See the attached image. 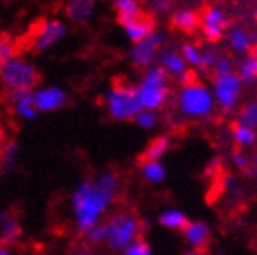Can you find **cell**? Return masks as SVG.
<instances>
[{
    "label": "cell",
    "mask_w": 257,
    "mask_h": 255,
    "mask_svg": "<svg viewBox=\"0 0 257 255\" xmlns=\"http://www.w3.org/2000/svg\"><path fill=\"white\" fill-rule=\"evenodd\" d=\"M119 191V177L115 172H102L93 181L80 182L71 195L75 224L79 233L99 226L100 219L115 201Z\"/></svg>",
    "instance_id": "6da1fadb"
},
{
    "label": "cell",
    "mask_w": 257,
    "mask_h": 255,
    "mask_svg": "<svg viewBox=\"0 0 257 255\" xmlns=\"http://www.w3.org/2000/svg\"><path fill=\"white\" fill-rule=\"evenodd\" d=\"M104 242L113 251L126 250L134 240L141 239L143 221L132 211H117L102 224Z\"/></svg>",
    "instance_id": "7a4b0ae2"
},
{
    "label": "cell",
    "mask_w": 257,
    "mask_h": 255,
    "mask_svg": "<svg viewBox=\"0 0 257 255\" xmlns=\"http://www.w3.org/2000/svg\"><path fill=\"white\" fill-rule=\"evenodd\" d=\"M137 95L143 109L155 111L164 108L170 98V75L161 66H150L139 82Z\"/></svg>",
    "instance_id": "3957f363"
},
{
    "label": "cell",
    "mask_w": 257,
    "mask_h": 255,
    "mask_svg": "<svg viewBox=\"0 0 257 255\" xmlns=\"http://www.w3.org/2000/svg\"><path fill=\"white\" fill-rule=\"evenodd\" d=\"M215 108V98L210 89L199 80L181 86L177 93V109L184 118H201L210 117Z\"/></svg>",
    "instance_id": "277c9868"
},
{
    "label": "cell",
    "mask_w": 257,
    "mask_h": 255,
    "mask_svg": "<svg viewBox=\"0 0 257 255\" xmlns=\"http://www.w3.org/2000/svg\"><path fill=\"white\" fill-rule=\"evenodd\" d=\"M106 102V109H108L109 117L115 120H130L139 115V111L143 109L141 100L137 95V86L124 82V80L117 79L113 80L111 88L108 89V93L104 97Z\"/></svg>",
    "instance_id": "5b68a950"
},
{
    "label": "cell",
    "mask_w": 257,
    "mask_h": 255,
    "mask_svg": "<svg viewBox=\"0 0 257 255\" xmlns=\"http://www.w3.org/2000/svg\"><path fill=\"white\" fill-rule=\"evenodd\" d=\"M40 82L39 69L28 60L15 57L8 64L0 68V84L10 93H20V91H33L35 86Z\"/></svg>",
    "instance_id": "8992f818"
},
{
    "label": "cell",
    "mask_w": 257,
    "mask_h": 255,
    "mask_svg": "<svg viewBox=\"0 0 257 255\" xmlns=\"http://www.w3.org/2000/svg\"><path fill=\"white\" fill-rule=\"evenodd\" d=\"M66 35V26L59 19H40L33 26L28 40V48L31 51H46L53 44L60 42Z\"/></svg>",
    "instance_id": "52a82bcc"
},
{
    "label": "cell",
    "mask_w": 257,
    "mask_h": 255,
    "mask_svg": "<svg viewBox=\"0 0 257 255\" xmlns=\"http://www.w3.org/2000/svg\"><path fill=\"white\" fill-rule=\"evenodd\" d=\"M242 93V80L237 73L213 77V98L223 111H232L237 106Z\"/></svg>",
    "instance_id": "ba28073f"
},
{
    "label": "cell",
    "mask_w": 257,
    "mask_h": 255,
    "mask_svg": "<svg viewBox=\"0 0 257 255\" xmlns=\"http://www.w3.org/2000/svg\"><path fill=\"white\" fill-rule=\"evenodd\" d=\"M201 31L206 42H219L228 31V17L219 6L210 4L201 11Z\"/></svg>",
    "instance_id": "9c48e42d"
},
{
    "label": "cell",
    "mask_w": 257,
    "mask_h": 255,
    "mask_svg": "<svg viewBox=\"0 0 257 255\" xmlns=\"http://www.w3.org/2000/svg\"><path fill=\"white\" fill-rule=\"evenodd\" d=\"M164 44V35L161 31H155L154 35H150L148 39L141 40L137 44H134V49L130 53V60L134 62V66L137 68H146L148 69L152 64L155 62L161 49Z\"/></svg>",
    "instance_id": "30bf717a"
},
{
    "label": "cell",
    "mask_w": 257,
    "mask_h": 255,
    "mask_svg": "<svg viewBox=\"0 0 257 255\" xmlns=\"http://www.w3.org/2000/svg\"><path fill=\"white\" fill-rule=\"evenodd\" d=\"M159 66H161L168 75L175 77L181 86H186V84L197 80L195 73L188 68V64L184 62L181 53L175 51V49H164V51H161V64H159Z\"/></svg>",
    "instance_id": "8fae6325"
},
{
    "label": "cell",
    "mask_w": 257,
    "mask_h": 255,
    "mask_svg": "<svg viewBox=\"0 0 257 255\" xmlns=\"http://www.w3.org/2000/svg\"><path fill=\"white\" fill-rule=\"evenodd\" d=\"M126 30V35H128V39L137 44L141 40L148 39L150 35H154L157 31V22H155V17L148 11H143L141 15H137L135 19L132 20H126L120 24Z\"/></svg>",
    "instance_id": "7c38bea8"
},
{
    "label": "cell",
    "mask_w": 257,
    "mask_h": 255,
    "mask_svg": "<svg viewBox=\"0 0 257 255\" xmlns=\"http://www.w3.org/2000/svg\"><path fill=\"white\" fill-rule=\"evenodd\" d=\"M33 97L35 108H37V111L42 113L55 111V109L62 108L68 102V93L62 88H57V86L37 89V91H33Z\"/></svg>",
    "instance_id": "4fadbf2b"
},
{
    "label": "cell",
    "mask_w": 257,
    "mask_h": 255,
    "mask_svg": "<svg viewBox=\"0 0 257 255\" xmlns=\"http://www.w3.org/2000/svg\"><path fill=\"white\" fill-rule=\"evenodd\" d=\"M22 239V226L13 211H0V246L13 248Z\"/></svg>",
    "instance_id": "5bb4252c"
},
{
    "label": "cell",
    "mask_w": 257,
    "mask_h": 255,
    "mask_svg": "<svg viewBox=\"0 0 257 255\" xmlns=\"http://www.w3.org/2000/svg\"><path fill=\"white\" fill-rule=\"evenodd\" d=\"M170 26L181 33H193L201 28V13L188 8H179L170 15Z\"/></svg>",
    "instance_id": "9a60e30c"
},
{
    "label": "cell",
    "mask_w": 257,
    "mask_h": 255,
    "mask_svg": "<svg viewBox=\"0 0 257 255\" xmlns=\"http://www.w3.org/2000/svg\"><path fill=\"white\" fill-rule=\"evenodd\" d=\"M255 42H257L255 33L248 30L246 26L237 24V26H232V28L228 30V44L232 46L233 51H237V53L250 51Z\"/></svg>",
    "instance_id": "2e32d148"
},
{
    "label": "cell",
    "mask_w": 257,
    "mask_h": 255,
    "mask_svg": "<svg viewBox=\"0 0 257 255\" xmlns=\"http://www.w3.org/2000/svg\"><path fill=\"white\" fill-rule=\"evenodd\" d=\"M183 235L186 242L192 246V250L206 251L208 244H210V228L201 221L188 222V226L183 230Z\"/></svg>",
    "instance_id": "e0dca14e"
},
{
    "label": "cell",
    "mask_w": 257,
    "mask_h": 255,
    "mask_svg": "<svg viewBox=\"0 0 257 255\" xmlns=\"http://www.w3.org/2000/svg\"><path fill=\"white\" fill-rule=\"evenodd\" d=\"M10 102L13 111L22 118H35L37 117V108H35L33 91H20V93H10Z\"/></svg>",
    "instance_id": "ac0fdd59"
},
{
    "label": "cell",
    "mask_w": 257,
    "mask_h": 255,
    "mask_svg": "<svg viewBox=\"0 0 257 255\" xmlns=\"http://www.w3.org/2000/svg\"><path fill=\"white\" fill-rule=\"evenodd\" d=\"M95 11V2L91 0H71L64 8V13L68 20L75 22V24H82L91 19Z\"/></svg>",
    "instance_id": "d6986e66"
},
{
    "label": "cell",
    "mask_w": 257,
    "mask_h": 255,
    "mask_svg": "<svg viewBox=\"0 0 257 255\" xmlns=\"http://www.w3.org/2000/svg\"><path fill=\"white\" fill-rule=\"evenodd\" d=\"M170 148H172V139L168 135H161V137L154 139L144 150L143 162H161L166 152H170Z\"/></svg>",
    "instance_id": "ffe728a7"
},
{
    "label": "cell",
    "mask_w": 257,
    "mask_h": 255,
    "mask_svg": "<svg viewBox=\"0 0 257 255\" xmlns=\"http://www.w3.org/2000/svg\"><path fill=\"white\" fill-rule=\"evenodd\" d=\"M159 222L161 226L168 228V230H181L183 231L186 226H188V217L184 215L181 210H166L161 213L159 217Z\"/></svg>",
    "instance_id": "44dd1931"
},
{
    "label": "cell",
    "mask_w": 257,
    "mask_h": 255,
    "mask_svg": "<svg viewBox=\"0 0 257 255\" xmlns=\"http://www.w3.org/2000/svg\"><path fill=\"white\" fill-rule=\"evenodd\" d=\"M115 11H117V20H119V24L126 22V20H132L135 19L137 15L143 13V8L139 6V2L135 0H117L115 2Z\"/></svg>",
    "instance_id": "7402d4cb"
},
{
    "label": "cell",
    "mask_w": 257,
    "mask_h": 255,
    "mask_svg": "<svg viewBox=\"0 0 257 255\" xmlns=\"http://www.w3.org/2000/svg\"><path fill=\"white\" fill-rule=\"evenodd\" d=\"M232 135H233V141H235V144L241 148H248V146H253V143H255V130H252V128H246V126H241V124H233L232 126Z\"/></svg>",
    "instance_id": "603a6c76"
},
{
    "label": "cell",
    "mask_w": 257,
    "mask_h": 255,
    "mask_svg": "<svg viewBox=\"0 0 257 255\" xmlns=\"http://www.w3.org/2000/svg\"><path fill=\"white\" fill-rule=\"evenodd\" d=\"M17 53H19V48H17L15 40L11 39L10 35H0V68L15 57H19Z\"/></svg>",
    "instance_id": "cb8c5ba5"
},
{
    "label": "cell",
    "mask_w": 257,
    "mask_h": 255,
    "mask_svg": "<svg viewBox=\"0 0 257 255\" xmlns=\"http://www.w3.org/2000/svg\"><path fill=\"white\" fill-rule=\"evenodd\" d=\"M179 53L188 66H199L201 68V60H203V48L201 46L193 44V42H184Z\"/></svg>",
    "instance_id": "d4e9b609"
},
{
    "label": "cell",
    "mask_w": 257,
    "mask_h": 255,
    "mask_svg": "<svg viewBox=\"0 0 257 255\" xmlns=\"http://www.w3.org/2000/svg\"><path fill=\"white\" fill-rule=\"evenodd\" d=\"M143 177L152 184H159L164 181L166 170H164L163 162H143Z\"/></svg>",
    "instance_id": "484cf974"
},
{
    "label": "cell",
    "mask_w": 257,
    "mask_h": 255,
    "mask_svg": "<svg viewBox=\"0 0 257 255\" xmlns=\"http://www.w3.org/2000/svg\"><path fill=\"white\" fill-rule=\"evenodd\" d=\"M237 124L255 130L257 126V100H250L241 108L237 115Z\"/></svg>",
    "instance_id": "4316f807"
},
{
    "label": "cell",
    "mask_w": 257,
    "mask_h": 255,
    "mask_svg": "<svg viewBox=\"0 0 257 255\" xmlns=\"http://www.w3.org/2000/svg\"><path fill=\"white\" fill-rule=\"evenodd\" d=\"M17 157H19V146H17L15 141H8L4 146V152H2V172H8L11 168H15Z\"/></svg>",
    "instance_id": "83f0119b"
},
{
    "label": "cell",
    "mask_w": 257,
    "mask_h": 255,
    "mask_svg": "<svg viewBox=\"0 0 257 255\" xmlns=\"http://www.w3.org/2000/svg\"><path fill=\"white\" fill-rule=\"evenodd\" d=\"M239 79L242 82H252V80H257V60L252 59V57H246L242 60V64L239 66Z\"/></svg>",
    "instance_id": "f1b7e54d"
},
{
    "label": "cell",
    "mask_w": 257,
    "mask_h": 255,
    "mask_svg": "<svg viewBox=\"0 0 257 255\" xmlns=\"http://www.w3.org/2000/svg\"><path fill=\"white\" fill-rule=\"evenodd\" d=\"M212 73H213V77L233 73V60L230 59L228 55H224V53L217 55V60H215V64H213Z\"/></svg>",
    "instance_id": "f546056e"
},
{
    "label": "cell",
    "mask_w": 257,
    "mask_h": 255,
    "mask_svg": "<svg viewBox=\"0 0 257 255\" xmlns=\"http://www.w3.org/2000/svg\"><path fill=\"white\" fill-rule=\"evenodd\" d=\"M124 255H154V251H152V246L146 240L137 239L124 250Z\"/></svg>",
    "instance_id": "4dcf8cb0"
},
{
    "label": "cell",
    "mask_w": 257,
    "mask_h": 255,
    "mask_svg": "<svg viewBox=\"0 0 257 255\" xmlns=\"http://www.w3.org/2000/svg\"><path fill=\"white\" fill-rule=\"evenodd\" d=\"M135 122L141 128H144V130H150V128H154L157 124V113L150 111V109H141L139 115L135 117Z\"/></svg>",
    "instance_id": "1f68e13d"
},
{
    "label": "cell",
    "mask_w": 257,
    "mask_h": 255,
    "mask_svg": "<svg viewBox=\"0 0 257 255\" xmlns=\"http://www.w3.org/2000/svg\"><path fill=\"white\" fill-rule=\"evenodd\" d=\"M233 164L241 170V172H246V168H248V164H250V159L244 155V153H241V152H237L235 155H233Z\"/></svg>",
    "instance_id": "d6a6232c"
},
{
    "label": "cell",
    "mask_w": 257,
    "mask_h": 255,
    "mask_svg": "<svg viewBox=\"0 0 257 255\" xmlns=\"http://www.w3.org/2000/svg\"><path fill=\"white\" fill-rule=\"evenodd\" d=\"M10 139H8V132H6V126L0 120V172H2V152H4V146Z\"/></svg>",
    "instance_id": "836d02e7"
},
{
    "label": "cell",
    "mask_w": 257,
    "mask_h": 255,
    "mask_svg": "<svg viewBox=\"0 0 257 255\" xmlns=\"http://www.w3.org/2000/svg\"><path fill=\"white\" fill-rule=\"evenodd\" d=\"M173 8L172 2H154L152 4V10L155 11V13H159V11H170Z\"/></svg>",
    "instance_id": "e575fe53"
},
{
    "label": "cell",
    "mask_w": 257,
    "mask_h": 255,
    "mask_svg": "<svg viewBox=\"0 0 257 255\" xmlns=\"http://www.w3.org/2000/svg\"><path fill=\"white\" fill-rule=\"evenodd\" d=\"M71 255H100V253H97V251H93V250H79Z\"/></svg>",
    "instance_id": "d590c367"
},
{
    "label": "cell",
    "mask_w": 257,
    "mask_h": 255,
    "mask_svg": "<svg viewBox=\"0 0 257 255\" xmlns=\"http://www.w3.org/2000/svg\"><path fill=\"white\" fill-rule=\"evenodd\" d=\"M186 255H206V251L204 250H190V251H186Z\"/></svg>",
    "instance_id": "8d00e7d4"
},
{
    "label": "cell",
    "mask_w": 257,
    "mask_h": 255,
    "mask_svg": "<svg viewBox=\"0 0 257 255\" xmlns=\"http://www.w3.org/2000/svg\"><path fill=\"white\" fill-rule=\"evenodd\" d=\"M250 57L257 60V42H255V44H253V48L250 49Z\"/></svg>",
    "instance_id": "74e56055"
},
{
    "label": "cell",
    "mask_w": 257,
    "mask_h": 255,
    "mask_svg": "<svg viewBox=\"0 0 257 255\" xmlns=\"http://www.w3.org/2000/svg\"><path fill=\"white\" fill-rule=\"evenodd\" d=\"M0 255H13V253H11L10 248H4V246H0Z\"/></svg>",
    "instance_id": "f35d334b"
}]
</instances>
